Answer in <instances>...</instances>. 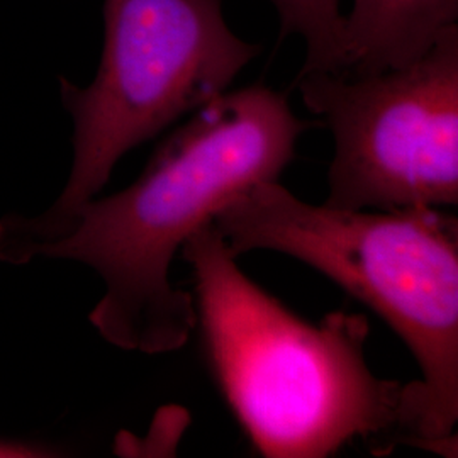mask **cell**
Segmentation results:
<instances>
[{
    "mask_svg": "<svg viewBox=\"0 0 458 458\" xmlns=\"http://www.w3.org/2000/svg\"><path fill=\"white\" fill-rule=\"evenodd\" d=\"M308 126L265 85L228 90L170 132L124 191L58 219L2 217L0 262L83 263L104 282L89 318L107 344L147 355L181 350L197 327L196 301L172 284V263L233 197L278 181Z\"/></svg>",
    "mask_w": 458,
    "mask_h": 458,
    "instance_id": "1",
    "label": "cell"
},
{
    "mask_svg": "<svg viewBox=\"0 0 458 458\" xmlns=\"http://www.w3.org/2000/svg\"><path fill=\"white\" fill-rule=\"evenodd\" d=\"M181 253L192 270L206 361L260 455L331 457L357 440L382 454L416 446L421 384L374 374L363 314L329 312L318 325L299 318L246 276L213 223Z\"/></svg>",
    "mask_w": 458,
    "mask_h": 458,
    "instance_id": "2",
    "label": "cell"
},
{
    "mask_svg": "<svg viewBox=\"0 0 458 458\" xmlns=\"http://www.w3.org/2000/svg\"><path fill=\"white\" fill-rule=\"evenodd\" d=\"M213 225L240 257H293L378 314L421 369L418 448L457 457L458 221L440 208L401 211L310 204L278 181L228 200Z\"/></svg>",
    "mask_w": 458,
    "mask_h": 458,
    "instance_id": "3",
    "label": "cell"
},
{
    "mask_svg": "<svg viewBox=\"0 0 458 458\" xmlns=\"http://www.w3.org/2000/svg\"><path fill=\"white\" fill-rule=\"evenodd\" d=\"M104 19L94 82H62L73 165L64 192L39 214L45 219L98 196L128 151L228 92L260 53L229 30L221 0H106Z\"/></svg>",
    "mask_w": 458,
    "mask_h": 458,
    "instance_id": "4",
    "label": "cell"
},
{
    "mask_svg": "<svg viewBox=\"0 0 458 458\" xmlns=\"http://www.w3.org/2000/svg\"><path fill=\"white\" fill-rule=\"evenodd\" d=\"M335 140L325 204L401 211L458 204V24L411 64L367 75L299 73Z\"/></svg>",
    "mask_w": 458,
    "mask_h": 458,
    "instance_id": "5",
    "label": "cell"
},
{
    "mask_svg": "<svg viewBox=\"0 0 458 458\" xmlns=\"http://www.w3.org/2000/svg\"><path fill=\"white\" fill-rule=\"evenodd\" d=\"M458 0H353L344 14L342 75L408 65L457 26Z\"/></svg>",
    "mask_w": 458,
    "mask_h": 458,
    "instance_id": "6",
    "label": "cell"
},
{
    "mask_svg": "<svg viewBox=\"0 0 458 458\" xmlns=\"http://www.w3.org/2000/svg\"><path fill=\"white\" fill-rule=\"evenodd\" d=\"M280 17V36L306 41L301 73L344 70V14L342 0H270Z\"/></svg>",
    "mask_w": 458,
    "mask_h": 458,
    "instance_id": "7",
    "label": "cell"
},
{
    "mask_svg": "<svg viewBox=\"0 0 458 458\" xmlns=\"http://www.w3.org/2000/svg\"><path fill=\"white\" fill-rule=\"evenodd\" d=\"M43 448L24 443L0 442V457H34L39 455Z\"/></svg>",
    "mask_w": 458,
    "mask_h": 458,
    "instance_id": "8",
    "label": "cell"
}]
</instances>
